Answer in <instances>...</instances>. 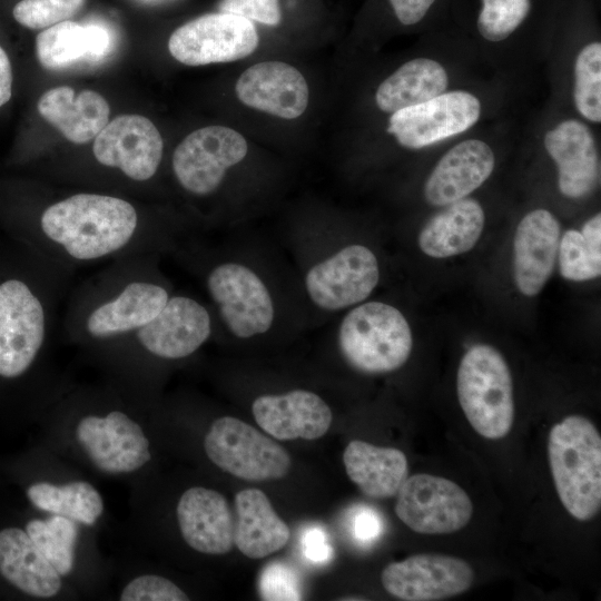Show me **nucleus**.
<instances>
[{
	"label": "nucleus",
	"mask_w": 601,
	"mask_h": 601,
	"mask_svg": "<svg viewBox=\"0 0 601 601\" xmlns=\"http://www.w3.org/2000/svg\"><path fill=\"white\" fill-rule=\"evenodd\" d=\"M71 273L0 240V416L38 423L70 380L51 361L56 315Z\"/></svg>",
	"instance_id": "obj_1"
},
{
	"label": "nucleus",
	"mask_w": 601,
	"mask_h": 601,
	"mask_svg": "<svg viewBox=\"0 0 601 601\" xmlns=\"http://www.w3.org/2000/svg\"><path fill=\"white\" fill-rule=\"evenodd\" d=\"M156 403L106 376L69 380L37 423L39 443L91 477L130 489L154 475Z\"/></svg>",
	"instance_id": "obj_2"
},
{
	"label": "nucleus",
	"mask_w": 601,
	"mask_h": 601,
	"mask_svg": "<svg viewBox=\"0 0 601 601\" xmlns=\"http://www.w3.org/2000/svg\"><path fill=\"white\" fill-rule=\"evenodd\" d=\"M0 224L7 237L71 274L101 262L159 254L173 240L130 200L96 191L57 198L36 214L2 215Z\"/></svg>",
	"instance_id": "obj_3"
},
{
	"label": "nucleus",
	"mask_w": 601,
	"mask_h": 601,
	"mask_svg": "<svg viewBox=\"0 0 601 601\" xmlns=\"http://www.w3.org/2000/svg\"><path fill=\"white\" fill-rule=\"evenodd\" d=\"M158 254L110 263L70 296L63 334L89 357L152 319L173 295L157 267Z\"/></svg>",
	"instance_id": "obj_4"
},
{
	"label": "nucleus",
	"mask_w": 601,
	"mask_h": 601,
	"mask_svg": "<svg viewBox=\"0 0 601 601\" xmlns=\"http://www.w3.org/2000/svg\"><path fill=\"white\" fill-rule=\"evenodd\" d=\"M211 333V315L200 302L171 295L152 319L89 358L104 376L156 398L157 368L194 355Z\"/></svg>",
	"instance_id": "obj_5"
},
{
	"label": "nucleus",
	"mask_w": 601,
	"mask_h": 601,
	"mask_svg": "<svg viewBox=\"0 0 601 601\" xmlns=\"http://www.w3.org/2000/svg\"><path fill=\"white\" fill-rule=\"evenodd\" d=\"M28 506L97 530L106 518L102 493L81 469L37 443L9 466Z\"/></svg>",
	"instance_id": "obj_6"
},
{
	"label": "nucleus",
	"mask_w": 601,
	"mask_h": 601,
	"mask_svg": "<svg viewBox=\"0 0 601 601\" xmlns=\"http://www.w3.org/2000/svg\"><path fill=\"white\" fill-rule=\"evenodd\" d=\"M17 514L40 551L80 599L107 594L114 562L100 551L95 530L72 519L41 513L29 506Z\"/></svg>",
	"instance_id": "obj_7"
},
{
	"label": "nucleus",
	"mask_w": 601,
	"mask_h": 601,
	"mask_svg": "<svg viewBox=\"0 0 601 601\" xmlns=\"http://www.w3.org/2000/svg\"><path fill=\"white\" fill-rule=\"evenodd\" d=\"M548 454L553 483L568 513L578 521L593 519L601 508V436L581 415L552 426Z\"/></svg>",
	"instance_id": "obj_8"
},
{
	"label": "nucleus",
	"mask_w": 601,
	"mask_h": 601,
	"mask_svg": "<svg viewBox=\"0 0 601 601\" xmlns=\"http://www.w3.org/2000/svg\"><path fill=\"white\" fill-rule=\"evenodd\" d=\"M338 348L346 363L364 374H385L408 359L413 337L404 315L383 302H366L341 322Z\"/></svg>",
	"instance_id": "obj_9"
},
{
	"label": "nucleus",
	"mask_w": 601,
	"mask_h": 601,
	"mask_svg": "<svg viewBox=\"0 0 601 601\" xmlns=\"http://www.w3.org/2000/svg\"><path fill=\"white\" fill-rule=\"evenodd\" d=\"M460 405L473 430L489 440L503 439L514 421L513 381L502 354L476 344L463 355L456 375Z\"/></svg>",
	"instance_id": "obj_10"
},
{
	"label": "nucleus",
	"mask_w": 601,
	"mask_h": 601,
	"mask_svg": "<svg viewBox=\"0 0 601 601\" xmlns=\"http://www.w3.org/2000/svg\"><path fill=\"white\" fill-rule=\"evenodd\" d=\"M201 449L213 465L245 481L279 480L292 466L282 445L234 416L213 420L201 437Z\"/></svg>",
	"instance_id": "obj_11"
},
{
	"label": "nucleus",
	"mask_w": 601,
	"mask_h": 601,
	"mask_svg": "<svg viewBox=\"0 0 601 601\" xmlns=\"http://www.w3.org/2000/svg\"><path fill=\"white\" fill-rule=\"evenodd\" d=\"M207 293L226 328L238 338H250L270 329L275 308L262 278L248 266L223 262L205 276Z\"/></svg>",
	"instance_id": "obj_12"
},
{
	"label": "nucleus",
	"mask_w": 601,
	"mask_h": 601,
	"mask_svg": "<svg viewBox=\"0 0 601 601\" xmlns=\"http://www.w3.org/2000/svg\"><path fill=\"white\" fill-rule=\"evenodd\" d=\"M0 585L29 600H80L40 551L18 514L0 521Z\"/></svg>",
	"instance_id": "obj_13"
},
{
	"label": "nucleus",
	"mask_w": 601,
	"mask_h": 601,
	"mask_svg": "<svg viewBox=\"0 0 601 601\" xmlns=\"http://www.w3.org/2000/svg\"><path fill=\"white\" fill-rule=\"evenodd\" d=\"M397 518L421 534H449L471 520L473 504L455 482L426 473L413 474L401 485L395 503Z\"/></svg>",
	"instance_id": "obj_14"
},
{
	"label": "nucleus",
	"mask_w": 601,
	"mask_h": 601,
	"mask_svg": "<svg viewBox=\"0 0 601 601\" xmlns=\"http://www.w3.org/2000/svg\"><path fill=\"white\" fill-rule=\"evenodd\" d=\"M247 142L236 130L224 126L197 129L176 147L171 168L187 193L208 196L221 185L226 173L247 155Z\"/></svg>",
	"instance_id": "obj_15"
},
{
	"label": "nucleus",
	"mask_w": 601,
	"mask_h": 601,
	"mask_svg": "<svg viewBox=\"0 0 601 601\" xmlns=\"http://www.w3.org/2000/svg\"><path fill=\"white\" fill-rule=\"evenodd\" d=\"M254 23L225 12L207 13L177 28L168 40L170 55L186 66L230 62L253 53L258 46Z\"/></svg>",
	"instance_id": "obj_16"
},
{
	"label": "nucleus",
	"mask_w": 601,
	"mask_h": 601,
	"mask_svg": "<svg viewBox=\"0 0 601 601\" xmlns=\"http://www.w3.org/2000/svg\"><path fill=\"white\" fill-rule=\"evenodd\" d=\"M378 280L375 254L364 245L353 244L312 266L305 288L317 307L334 312L365 300Z\"/></svg>",
	"instance_id": "obj_17"
},
{
	"label": "nucleus",
	"mask_w": 601,
	"mask_h": 601,
	"mask_svg": "<svg viewBox=\"0 0 601 601\" xmlns=\"http://www.w3.org/2000/svg\"><path fill=\"white\" fill-rule=\"evenodd\" d=\"M480 114L481 105L474 95L450 91L392 112L387 132L403 147L420 149L466 131Z\"/></svg>",
	"instance_id": "obj_18"
},
{
	"label": "nucleus",
	"mask_w": 601,
	"mask_h": 601,
	"mask_svg": "<svg viewBox=\"0 0 601 601\" xmlns=\"http://www.w3.org/2000/svg\"><path fill=\"white\" fill-rule=\"evenodd\" d=\"M162 151L160 132L140 115L115 117L96 136L92 146L99 165L118 170L134 183H146L155 177Z\"/></svg>",
	"instance_id": "obj_19"
},
{
	"label": "nucleus",
	"mask_w": 601,
	"mask_h": 601,
	"mask_svg": "<svg viewBox=\"0 0 601 601\" xmlns=\"http://www.w3.org/2000/svg\"><path fill=\"white\" fill-rule=\"evenodd\" d=\"M474 572L464 560L451 555L418 553L387 564L383 588L404 601H437L461 594L473 583Z\"/></svg>",
	"instance_id": "obj_20"
},
{
	"label": "nucleus",
	"mask_w": 601,
	"mask_h": 601,
	"mask_svg": "<svg viewBox=\"0 0 601 601\" xmlns=\"http://www.w3.org/2000/svg\"><path fill=\"white\" fill-rule=\"evenodd\" d=\"M174 519L181 541L191 551L208 556L231 551L235 519L219 491L204 485L186 487L176 500Z\"/></svg>",
	"instance_id": "obj_21"
},
{
	"label": "nucleus",
	"mask_w": 601,
	"mask_h": 601,
	"mask_svg": "<svg viewBox=\"0 0 601 601\" xmlns=\"http://www.w3.org/2000/svg\"><path fill=\"white\" fill-rule=\"evenodd\" d=\"M252 412L259 427L282 441L319 439L333 421L327 403L306 390L258 396Z\"/></svg>",
	"instance_id": "obj_22"
},
{
	"label": "nucleus",
	"mask_w": 601,
	"mask_h": 601,
	"mask_svg": "<svg viewBox=\"0 0 601 601\" xmlns=\"http://www.w3.org/2000/svg\"><path fill=\"white\" fill-rule=\"evenodd\" d=\"M236 95L246 106L284 119L299 117L308 105V86L293 66L265 61L246 69L237 80Z\"/></svg>",
	"instance_id": "obj_23"
},
{
	"label": "nucleus",
	"mask_w": 601,
	"mask_h": 601,
	"mask_svg": "<svg viewBox=\"0 0 601 601\" xmlns=\"http://www.w3.org/2000/svg\"><path fill=\"white\" fill-rule=\"evenodd\" d=\"M560 234L558 219L546 209H534L519 223L513 242V275L523 295H538L550 278Z\"/></svg>",
	"instance_id": "obj_24"
},
{
	"label": "nucleus",
	"mask_w": 601,
	"mask_h": 601,
	"mask_svg": "<svg viewBox=\"0 0 601 601\" xmlns=\"http://www.w3.org/2000/svg\"><path fill=\"white\" fill-rule=\"evenodd\" d=\"M544 147L558 167L560 193L568 198L591 194L600 181V162L594 138L581 121L568 119L549 130Z\"/></svg>",
	"instance_id": "obj_25"
},
{
	"label": "nucleus",
	"mask_w": 601,
	"mask_h": 601,
	"mask_svg": "<svg viewBox=\"0 0 601 601\" xmlns=\"http://www.w3.org/2000/svg\"><path fill=\"white\" fill-rule=\"evenodd\" d=\"M495 157L482 140H464L451 148L436 164L424 186L433 206H445L467 197L492 174Z\"/></svg>",
	"instance_id": "obj_26"
},
{
	"label": "nucleus",
	"mask_w": 601,
	"mask_h": 601,
	"mask_svg": "<svg viewBox=\"0 0 601 601\" xmlns=\"http://www.w3.org/2000/svg\"><path fill=\"white\" fill-rule=\"evenodd\" d=\"M39 115L69 141H91L109 121L110 108L97 91L82 90L77 96L71 87L59 86L46 91L38 101Z\"/></svg>",
	"instance_id": "obj_27"
},
{
	"label": "nucleus",
	"mask_w": 601,
	"mask_h": 601,
	"mask_svg": "<svg viewBox=\"0 0 601 601\" xmlns=\"http://www.w3.org/2000/svg\"><path fill=\"white\" fill-rule=\"evenodd\" d=\"M235 510L234 544L245 556L264 559L287 544L290 530L263 491L237 492Z\"/></svg>",
	"instance_id": "obj_28"
},
{
	"label": "nucleus",
	"mask_w": 601,
	"mask_h": 601,
	"mask_svg": "<svg viewBox=\"0 0 601 601\" xmlns=\"http://www.w3.org/2000/svg\"><path fill=\"white\" fill-rule=\"evenodd\" d=\"M484 211L473 198L445 205L422 228L421 250L433 258H446L469 252L477 243L484 227Z\"/></svg>",
	"instance_id": "obj_29"
},
{
	"label": "nucleus",
	"mask_w": 601,
	"mask_h": 601,
	"mask_svg": "<svg viewBox=\"0 0 601 601\" xmlns=\"http://www.w3.org/2000/svg\"><path fill=\"white\" fill-rule=\"evenodd\" d=\"M343 462L351 481L373 499L396 495L408 474V462L402 451L361 440L347 444Z\"/></svg>",
	"instance_id": "obj_30"
},
{
	"label": "nucleus",
	"mask_w": 601,
	"mask_h": 601,
	"mask_svg": "<svg viewBox=\"0 0 601 601\" xmlns=\"http://www.w3.org/2000/svg\"><path fill=\"white\" fill-rule=\"evenodd\" d=\"M109 47L106 29L69 20L46 28L36 38L37 58L46 69L65 68L81 59H100Z\"/></svg>",
	"instance_id": "obj_31"
},
{
	"label": "nucleus",
	"mask_w": 601,
	"mask_h": 601,
	"mask_svg": "<svg viewBox=\"0 0 601 601\" xmlns=\"http://www.w3.org/2000/svg\"><path fill=\"white\" fill-rule=\"evenodd\" d=\"M449 78L443 66L430 58H415L402 65L377 88L375 99L384 112L423 104L443 93Z\"/></svg>",
	"instance_id": "obj_32"
},
{
	"label": "nucleus",
	"mask_w": 601,
	"mask_h": 601,
	"mask_svg": "<svg viewBox=\"0 0 601 601\" xmlns=\"http://www.w3.org/2000/svg\"><path fill=\"white\" fill-rule=\"evenodd\" d=\"M559 266L569 280L583 282L601 274V215L587 220L581 231L570 229L560 238Z\"/></svg>",
	"instance_id": "obj_33"
},
{
	"label": "nucleus",
	"mask_w": 601,
	"mask_h": 601,
	"mask_svg": "<svg viewBox=\"0 0 601 601\" xmlns=\"http://www.w3.org/2000/svg\"><path fill=\"white\" fill-rule=\"evenodd\" d=\"M574 104L592 122L601 121V43L592 42L578 55L574 65Z\"/></svg>",
	"instance_id": "obj_34"
},
{
	"label": "nucleus",
	"mask_w": 601,
	"mask_h": 601,
	"mask_svg": "<svg viewBox=\"0 0 601 601\" xmlns=\"http://www.w3.org/2000/svg\"><path fill=\"white\" fill-rule=\"evenodd\" d=\"M477 29L490 41H501L511 36L525 20L531 0H481Z\"/></svg>",
	"instance_id": "obj_35"
},
{
	"label": "nucleus",
	"mask_w": 601,
	"mask_h": 601,
	"mask_svg": "<svg viewBox=\"0 0 601 601\" xmlns=\"http://www.w3.org/2000/svg\"><path fill=\"white\" fill-rule=\"evenodd\" d=\"M86 0H21L12 16L18 23L29 29H46L73 17Z\"/></svg>",
	"instance_id": "obj_36"
},
{
	"label": "nucleus",
	"mask_w": 601,
	"mask_h": 601,
	"mask_svg": "<svg viewBox=\"0 0 601 601\" xmlns=\"http://www.w3.org/2000/svg\"><path fill=\"white\" fill-rule=\"evenodd\" d=\"M258 593L263 600H302L300 579L289 564L283 561L267 563L258 577Z\"/></svg>",
	"instance_id": "obj_37"
},
{
	"label": "nucleus",
	"mask_w": 601,
	"mask_h": 601,
	"mask_svg": "<svg viewBox=\"0 0 601 601\" xmlns=\"http://www.w3.org/2000/svg\"><path fill=\"white\" fill-rule=\"evenodd\" d=\"M218 10L267 26H277L282 20L278 0H221Z\"/></svg>",
	"instance_id": "obj_38"
},
{
	"label": "nucleus",
	"mask_w": 601,
	"mask_h": 601,
	"mask_svg": "<svg viewBox=\"0 0 601 601\" xmlns=\"http://www.w3.org/2000/svg\"><path fill=\"white\" fill-rule=\"evenodd\" d=\"M300 549L304 556L314 564H325L334 554L326 531L318 525H311L303 531Z\"/></svg>",
	"instance_id": "obj_39"
},
{
	"label": "nucleus",
	"mask_w": 601,
	"mask_h": 601,
	"mask_svg": "<svg viewBox=\"0 0 601 601\" xmlns=\"http://www.w3.org/2000/svg\"><path fill=\"white\" fill-rule=\"evenodd\" d=\"M382 532V521L376 512L365 508L353 519L354 536L361 542H372Z\"/></svg>",
	"instance_id": "obj_40"
},
{
	"label": "nucleus",
	"mask_w": 601,
	"mask_h": 601,
	"mask_svg": "<svg viewBox=\"0 0 601 601\" xmlns=\"http://www.w3.org/2000/svg\"><path fill=\"white\" fill-rule=\"evenodd\" d=\"M398 21L405 26L420 22L435 0H390Z\"/></svg>",
	"instance_id": "obj_41"
},
{
	"label": "nucleus",
	"mask_w": 601,
	"mask_h": 601,
	"mask_svg": "<svg viewBox=\"0 0 601 601\" xmlns=\"http://www.w3.org/2000/svg\"><path fill=\"white\" fill-rule=\"evenodd\" d=\"M12 67L6 50L0 46V107L6 105L12 95Z\"/></svg>",
	"instance_id": "obj_42"
}]
</instances>
